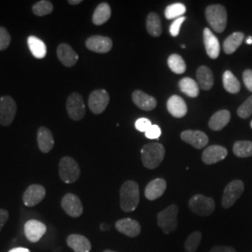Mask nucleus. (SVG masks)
Instances as JSON below:
<instances>
[{
  "mask_svg": "<svg viewBox=\"0 0 252 252\" xmlns=\"http://www.w3.org/2000/svg\"><path fill=\"white\" fill-rule=\"evenodd\" d=\"M139 204V187L133 180H127L120 190V205L125 212H132Z\"/></svg>",
  "mask_w": 252,
  "mask_h": 252,
  "instance_id": "1",
  "label": "nucleus"
},
{
  "mask_svg": "<svg viewBox=\"0 0 252 252\" xmlns=\"http://www.w3.org/2000/svg\"><path fill=\"white\" fill-rule=\"evenodd\" d=\"M165 150L160 143H150L141 149V159L146 168L154 169L163 161Z\"/></svg>",
  "mask_w": 252,
  "mask_h": 252,
  "instance_id": "2",
  "label": "nucleus"
},
{
  "mask_svg": "<svg viewBox=\"0 0 252 252\" xmlns=\"http://www.w3.org/2000/svg\"><path fill=\"white\" fill-rule=\"evenodd\" d=\"M206 18L211 28L218 33H222L227 26V11L220 4L210 5L206 9Z\"/></svg>",
  "mask_w": 252,
  "mask_h": 252,
  "instance_id": "3",
  "label": "nucleus"
},
{
  "mask_svg": "<svg viewBox=\"0 0 252 252\" xmlns=\"http://www.w3.org/2000/svg\"><path fill=\"white\" fill-rule=\"evenodd\" d=\"M179 207L171 205L162 210L157 215V224L162 229V233L169 234L175 232L178 227Z\"/></svg>",
  "mask_w": 252,
  "mask_h": 252,
  "instance_id": "4",
  "label": "nucleus"
},
{
  "mask_svg": "<svg viewBox=\"0 0 252 252\" xmlns=\"http://www.w3.org/2000/svg\"><path fill=\"white\" fill-rule=\"evenodd\" d=\"M81 169L79 163L69 156H64L59 162V177L66 184H71L79 180Z\"/></svg>",
  "mask_w": 252,
  "mask_h": 252,
  "instance_id": "5",
  "label": "nucleus"
},
{
  "mask_svg": "<svg viewBox=\"0 0 252 252\" xmlns=\"http://www.w3.org/2000/svg\"><path fill=\"white\" fill-rule=\"evenodd\" d=\"M215 201L211 197L203 194H195L189 199V207L190 211L201 217L210 216L215 210Z\"/></svg>",
  "mask_w": 252,
  "mask_h": 252,
  "instance_id": "6",
  "label": "nucleus"
},
{
  "mask_svg": "<svg viewBox=\"0 0 252 252\" xmlns=\"http://www.w3.org/2000/svg\"><path fill=\"white\" fill-rule=\"evenodd\" d=\"M244 191L243 181L239 180L231 181L223 190V195L221 199V206L223 208H230L233 207L235 202L241 197Z\"/></svg>",
  "mask_w": 252,
  "mask_h": 252,
  "instance_id": "7",
  "label": "nucleus"
},
{
  "mask_svg": "<svg viewBox=\"0 0 252 252\" xmlns=\"http://www.w3.org/2000/svg\"><path fill=\"white\" fill-rule=\"evenodd\" d=\"M17 111L16 103L9 95L0 98V125L9 126L12 124Z\"/></svg>",
  "mask_w": 252,
  "mask_h": 252,
  "instance_id": "8",
  "label": "nucleus"
},
{
  "mask_svg": "<svg viewBox=\"0 0 252 252\" xmlns=\"http://www.w3.org/2000/svg\"><path fill=\"white\" fill-rule=\"evenodd\" d=\"M66 111L74 121H81L85 116V105L80 94L73 93L66 100Z\"/></svg>",
  "mask_w": 252,
  "mask_h": 252,
  "instance_id": "9",
  "label": "nucleus"
},
{
  "mask_svg": "<svg viewBox=\"0 0 252 252\" xmlns=\"http://www.w3.org/2000/svg\"><path fill=\"white\" fill-rule=\"evenodd\" d=\"M109 103V95L106 90H95L91 93L88 106L94 114H101L105 111Z\"/></svg>",
  "mask_w": 252,
  "mask_h": 252,
  "instance_id": "10",
  "label": "nucleus"
},
{
  "mask_svg": "<svg viewBox=\"0 0 252 252\" xmlns=\"http://www.w3.org/2000/svg\"><path fill=\"white\" fill-rule=\"evenodd\" d=\"M61 207L68 216L72 218H79L83 213L81 199L73 193H66L63 196L61 201Z\"/></svg>",
  "mask_w": 252,
  "mask_h": 252,
  "instance_id": "11",
  "label": "nucleus"
},
{
  "mask_svg": "<svg viewBox=\"0 0 252 252\" xmlns=\"http://www.w3.org/2000/svg\"><path fill=\"white\" fill-rule=\"evenodd\" d=\"M45 196L46 189L42 185L32 184L24 192L23 201L27 207H35L38 205Z\"/></svg>",
  "mask_w": 252,
  "mask_h": 252,
  "instance_id": "12",
  "label": "nucleus"
},
{
  "mask_svg": "<svg viewBox=\"0 0 252 252\" xmlns=\"http://www.w3.org/2000/svg\"><path fill=\"white\" fill-rule=\"evenodd\" d=\"M25 234L27 239L32 242L36 243L38 242L42 236L46 234L47 227L45 224L36 220H30L25 224Z\"/></svg>",
  "mask_w": 252,
  "mask_h": 252,
  "instance_id": "13",
  "label": "nucleus"
},
{
  "mask_svg": "<svg viewBox=\"0 0 252 252\" xmlns=\"http://www.w3.org/2000/svg\"><path fill=\"white\" fill-rule=\"evenodd\" d=\"M85 45L87 49L97 54H107L113 46L110 37L103 36H93L87 38Z\"/></svg>",
  "mask_w": 252,
  "mask_h": 252,
  "instance_id": "14",
  "label": "nucleus"
},
{
  "mask_svg": "<svg viewBox=\"0 0 252 252\" xmlns=\"http://www.w3.org/2000/svg\"><path fill=\"white\" fill-rule=\"evenodd\" d=\"M228 152L224 147L220 145H212L207 147L202 154V160L206 164H214L224 160Z\"/></svg>",
  "mask_w": 252,
  "mask_h": 252,
  "instance_id": "15",
  "label": "nucleus"
},
{
  "mask_svg": "<svg viewBox=\"0 0 252 252\" xmlns=\"http://www.w3.org/2000/svg\"><path fill=\"white\" fill-rule=\"evenodd\" d=\"M180 137L186 143L191 145L195 149H203L208 143L207 135L199 130H186L183 131L180 135Z\"/></svg>",
  "mask_w": 252,
  "mask_h": 252,
  "instance_id": "16",
  "label": "nucleus"
},
{
  "mask_svg": "<svg viewBox=\"0 0 252 252\" xmlns=\"http://www.w3.org/2000/svg\"><path fill=\"white\" fill-rule=\"evenodd\" d=\"M118 232L128 237H136L141 233V225L133 219L126 218L118 220L115 224Z\"/></svg>",
  "mask_w": 252,
  "mask_h": 252,
  "instance_id": "17",
  "label": "nucleus"
},
{
  "mask_svg": "<svg viewBox=\"0 0 252 252\" xmlns=\"http://www.w3.org/2000/svg\"><path fill=\"white\" fill-rule=\"evenodd\" d=\"M56 54L59 61L66 67L74 66L79 60V55L73 50L71 46L66 43H62L58 46Z\"/></svg>",
  "mask_w": 252,
  "mask_h": 252,
  "instance_id": "18",
  "label": "nucleus"
},
{
  "mask_svg": "<svg viewBox=\"0 0 252 252\" xmlns=\"http://www.w3.org/2000/svg\"><path fill=\"white\" fill-rule=\"evenodd\" d=\"M204 36V44L206 48V52L207 55L211 59H217L220 55V41L217 38V36L210 31L209 28H205L203 32Z\"/></svg>",
  "mask_w": 252,
  "mask_h": 252,
  "instance_id": "19",
  "label": "nucleus"
},
{
  "mask_svg": "<svg viewBox=\"0 0 252 252\" xmlns=\"http://www.w3.org/2000/svg\"><path fill=\"white\" fill-rule=\"evenodd\" d=\"M66 244L74 252H90L92 250L90 240L81 234L68 235L66 238Z\"/></svg>",
  "mask_w": 252,
  "mask_h": 252,
  "instance_id": "20",
  "label": "nucleus"
},
{
  "mask_svg": "<svg viewBox=\"0 0 252 252\" xmlns=\"http://www.w3.org/2000/svg\"><path fill=\"white\" fill-rule=\"evenodd\" d=\"M132 99L137 108L143 109L145 111L153 110L157 106V101L152 96L140 90H136L132 94Z\"/></svg>",
  "mask_w": 252,
  "mask_h": 252,
  "instance_id": "21",
  "label": "nucleus"
},
{
  "mask_svg": "<svg viewBox=\"0 0 252 252\" xmlns=\"http://www.w3.org/2000/svg\"><path fill=\"white\" fill-rule=\"evenodd\" d=\"M166 189V181L163 179L152 180L145 189V196L150 201L160 198Z\"/></svg>",
  "mask_w": 252,
  "mask_h": 252,
  "instance_id": "22",
  "label": "nucleus"
},
{
  "mask_svg": "<svg viewBox=\"0 0 252 252\" xmlns=\"http://www.w3.org/2000/svg\"><path fill=\"white\" fill-rule=\"evenodd\" d=\"M167 110L173 117L183 118L188 112V108L184 99L179 95H172L166 104Z\"/></svg>",
  "mask_w": 252,
  "mask_h": 252,
  "instance_id": "23",
  "label": "nucleus"
},
{
  "mask_svg": "<svg viewBox=\"0 0 252 252\" xmlns=\"http://www.w3.org/2000/svg\"><path fill=\"white\" fill-rule=\"evenodd\" d=\"M37 145L40 152L43 153H50L54 148V135L52 132L44 126L40 127L37 131Z\"/></svg>",
  "mask_w": 252,
  "mask_h": 252,
  "instance_id": "24",
  "label": "nucleus"
},
{
  "mask_svg": "<svg viewBox=\"0 0 252 252\" xmlns=\"http://www.w3.org/2000/svg\"><path fill=\"white\" fill-rule=\"evenodd\" d=\"M230 119H231L230 111L226 109L219 110L212 115V117L210 118L208 126L212 131H220L229 124Z\"/></svg>",
  "mask_w": 252,
  "mask_h": 252,
  "instance_id": "25",
  "label": "nucleus"
},
{
  "mask_svg": "<svg viewBox=\"0 0 252 252\" xmlns=\"http://www.w3.org/2000/svg\"><path fill=\"white\" fill-rule=\"evenodd\" d=\"M196 78H197L199 88L208 91L213 87V84H214L213 73L210 70V68L206 65L199 66L196 72Z\"/></svg>",
  "mask_w": 252,
  "mask_h": 252,
  "instance_id": "26",
  "label": "nucleus"
},
{
  "mask_svg": "<svg viewBox=\"0 0 252 252\" xmlns=\"http://www.w3.org/2000/svg\"><path fill=\"white\" fill-rule=\"evenodd\" d=\"M146 27L148 33L152 36H160L162 35V22L160 16L156 12H151L146 20Z\"/></svg>",
  "mask_w": 252,
  "mask_h": 252,
  "instance_id": "27",
  "label": "nucleus"
},
{
  "mask_svg": "<svg viewBox=\"0 0 252 252\" xmlns=\"http://www.w3.org/2000/svg\"><path fill=\"white\" fill-rule=\"evenodd\" d=\"M111 16V9L108 3H101L93 14V23L95 26H102L107 23Z\"/></svg>",
  "mask_w": 252,
  "mask_h": 252,
  "instance_id": "28",
  "label": "nucleus"
},
{
  "mask_svg": "<svg viewBox=\"0 0 252 252\" xmlns=\"http://www.w3.org/2000/svg\"><path fill=\"white\" fill-rule=\"evenodd\" d=\"M245 35L242 32H234L228 36L223 42V50L226 54H234V52L242 44Z\"/></svg>",
  "mask_w": 252,
  "mask_h": 252,
  "instance_id": "29",
  "label": "nucleus"
},
{
  "mask_svg": "<svg viewBox=\"0 0 252 252\" xmlns=\"http://www.w3.org/2000/svg\"><path fill=\"white\" fill-rule=\"evenodd\" d=\"M28 47L30 49V52L37 59H42L46 56L47 54V48H46L45 43L39 39L36 36H31L28 37L27 39Z\"/></svg>",
  "mask_w": 252,
  "mask_h": 252,
  "instance_id": "30",
  "label": "nucleus"
},
{
  "mask_svg": "<svg viewBox=\"0 0 252 252\" xmlns=\"http://www.w3.org/2000/svg\"><path fill=\"white\" fill-rule=\"evenodd\" d=\"M180 89L183 94L189 97L194 98L199 94V86L197 82L191 78H183L179 83Z\"/></svg>",
  "mask_w": 252,
  "mask_h": 252,
  "instance_id": "31",
  "label": "nucleus"
},
{
  "mask_svg": "<svg viewBox=\"0 0 252 252\" xmlns=\"http://www.w3.org/2000/svg\"><path fill=\"white\" fill-rule=\"evenodd\" d=\"M222 83L223 87L230 94H237L241 89L240 82L236 79L233 73L229 70H226L222 76Z\"/></svg>",
  "mask_w": 252,
  "mask_h": 252,
  "instance_id": "32",
  "label": "nucleus"
},
{
  "mask_svg": "<svg viewBox=\"0 0 252 252\" xmlns=\"http://www.w3.org/2000/svg\"><path fill=\"white\" fill-rule=\"evenodd\" d=\"M234 155L239 158H248L252 156V141H236L233 147Z\"/></svg>",
  "mask_w": 252,
  "mask_h": 252,
  "instance_id": "33",
  "label": "nucleus"
},
{
  "mask_svg": "<svg viewBox=\"0 0 252 252\" xmlns=\"http://www.w3.org/2000/svg\"><path fill=\"white\" fill-rule=\"evenodd\" d=\"M186 12V6L182 3H174L166 7L164 10V16L167 20H173L182 17Z\"/></svg>",
  "mask_w": 252,
  "mask_h": 252,
  "instance_id": "34",
  "label": "nucleus"
},
{
  "mask_svg": "<svg viewBox=\"0 0 252 252\" xmlns=\"http://www.w3.org/2000/svg\"><path fill=\"white\" fill-rule=\"evenodd\" d=\"M167 63L169 68L176 74H183L186 71V63L179 54H171L168 57Z\"/></svg>",
  "mask_w": 252,
  "mask_h": 252,
  "instance_id": "35",
  "label": "nucleus"
},
{
  "mask_svg": "<svg viewBox=\"0 0 252 252\" xmlns=\"http://www.w3.org/2000/svg\"><path fill=\"white\" fill-rule=\"evenodd\" d=\"M54 10V5L51 1L41 0L35 3L32 7V11L36 16H45L51 14Z\"/></svg>",
  "mask_w": 252,
  "mask_h": 252,
  "instance_id": "36",
  "label": "nucleus"
},
{
  "mask_svg": "<svg viewBox=\"0 0 252 252\" xmlns=\"http://www.w3.org/2000/svg\"><path fill=\"white\" fill-rule=\"evenodd\" d=\"M202 233L199 231H195L192 234H189L187 237L185 243H184V249L186 252H195L198 249L199 245L202 241Z\"/></svg>",
  "mask_w": 252,
  "mask_h": 252,
  "instance_id": "37",
  "label": "nucleus"
},
{
  "mask_svg": "<svg viewBox=\"0 0 252 252\" xmlns=\"http://www.w3.org/2000/svg\"><path fill=\"white\" fill-rule=\"evenodd\" d=\"M237 115L242 119H248L252 115V95L244 102L237 109Z\"/></svg>",
  "mask_w": 252,
  "mask_h": 252,
  "instance_id": "38",
  "label": "nucleus"
},
{
  "mask_svg": "<svg viewBox=\"0 0 252 252\" xmlns=\"http://www.w3.org/2000/svg\"><path fill=\"white\" fill-rule=\"evenodd\" d=\"M11 41V36L5 27H0V51L6 50Z\"/></svg>",
  "mask_w": 252,
  "mask_h": 252,
  "instance_id": "39",
  "label": "nucleus"
},
{
  "mask_svg": "<svg viewBox=\"0 0 252 252\" xmlns=\"http://www.w3.org/2000/svg\"><path fill=\"white\" fill-rule=\"evenodd\" d=\"M152 126H153L152 122L146 118H140L135 121V127L136 128V130L139 132L146 133L148 131V129Z\"/></svg>",
  "mask_w": 252,
  "mask_h": 252,
  "instance_id": "40",
  "label": "nucleus"
},
{
  "mask_svg": "<svg viewBox=\"0 0 252 252\" xmlns=\"http://www.w3.org/2000/svg\"><path fill=\"white\" fill-rule=\"evenodd\" d=\"M185 17H180V18L176 19L173 21L171 26H170V35L172 36H178L180 34V27L182 26V24L185 21Z\"/></svg>",
  "mask_w": 252,
  "mask_h": 252,
  "instance_id": "41",
  "label": "nucleus"
},
{
  "mask_svg": "<svg viewBox=\"0 0 252 252\" xmlns=\"http://www.w3.org/2000/svg\"><path fill=\"white\" fill-rule=\"evenodd\" d=\"M161 134H162L161 128L159 126H156V125H153L148 129V131L145 133V135L149 139H156V138L160 137Z\"/></svg>",
  "mask_w": 252,
  "mask_h": 252,
  "instance_id": "42",
  "label": "nucleus"
},
{
  "mask_svg": "<svg viewBox=\"0 0 252 252\" xmlns=\"http://www.w3.org/2000/svg\"><path fill=\"white\" fill-rule=\"evenodd\" d=\"M243 81L246 88L252 93V70L247 69L243 73Z\"/></svg>",
  "mask_w": 252,
  "mask_h": 252,
  "instance_id": "43",
  "label": "nucleus"
},
{
  "mask_svg": "<svg viewBox=\"0 0 252 252\" xmlns=\"http://www.w3.org/2000/svg\"><path fill=\"white\" fill-rule=\"evenodd\" d=\"M9 220V212L6 209L0 208V232Z\"/></svg>",
  "mask_w": 252,
  "mask_h": 252,
  "instance_id": "44",
  "label": "nucleus"
},
{
  "mask_svg": "<svg viewBox=\"0 0 252 252\" xmlns=\"http://www.w3.org/2000/svg\"><path fill=\"white\" fill-rule=\"evenodd\" d=\"M209 252H236L233 247L228 246H216L212 248Z\"/></svg>",
  "mask_w": 252,
  "mask_h": 252,
  "instance_id": "45",
  "label": "nucleus"
},
{
  "mask_svg": "<svg viewBox=\"0 0 252 252\" xmlns=\"http://www.w3.org/2000/svg\"><path fill=\"white\" fill-rule=\"evenodd\" d=\"M9 252H30V251L26 248H14Z\"/></svg>",
  "mask_w": 252,
  "mask_h": 252,
  "instance_id": "46",
  "label": "nucleus"
},
{
  "mask_svg": "<svg viewBox=\"0 0 252 252\" xmlns=\"http://www.w3.org/2000/svg\"><path fill=\"white\" fill-rule=\"evenodd\" d=\"M81 0H68V4H70V5H79V4H81Z\"/></svg>",
  "mask_w": 252,
  "mask_h": 252,
  "instance_id": "47",
  "label": "nucleus"
},
{
  "mask_svg": "<svg viewBox=\"0 0 252 252\" xmlns=\"http://www.w3.org/2000/svg\"><path fill=\"white\" fill-rule=\"evenodd\" d=\"M247 44H250V45H252V36H249L248 38H247Z\"/></svg>",
  "mask_w": 252,
  "mask_h": 252,
  "instance_id": "48",
  "label": "nucleus"
},
{
  "mask_svg": "<svg viewBox=\"0 0 252 252\" xmlns=\"http://www.w3.org/2000/svg\"><path fill=\"white\" fill-rule=\"evenodd\" d=\"M103 252H113V251H108V250H107V251H104Z\"/></svg>",
  "mask_w": 252,
  "mask_h": 252,
  "instance_id": "49",
  "label": "nucleus"
},
{
  "mask_svg": "<svg viewBox=\"0 0 252 252\" xmlns=\"http://www.w3.org/2000/svg\"><path fill=\"white\" fill-rule=\"evenodd\" d=\"M251 127H252V123H251Z\"/></svg>",
  "mask_w": 252,
  "mask_h": 252,
  "instance_id": "50",
  "label": "nucleus"
}]
</instances>
